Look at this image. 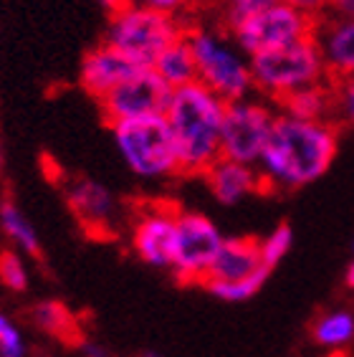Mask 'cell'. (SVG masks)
<instances>
[{
	"mask_svg": "<svg viewBox=\"0 0 354 357\" xmlns=\"http://www.w3.org/2000/svg\"><path fill=\"white\" fill-rule=\"evenodd\" d=\"M339 137L341 127L337 122H309L279 112L259 162L266 192H293L316 183L332 167Z\"/></svg>",
	"mask_w": 354,
	"mask_h": 357,
	"instance_id": "obj_1",
	"label": "cell"
},
{
	"mask_svg": "<svg viewBox=\"0 0 354 357\" xmlns=\"http://www.w3.org/2000/svg\"><path fill=\"white\" fill-rule=\"evenodd\" d=\"M228 102L205 84L172 89L164 117L175 135L180 175H205L223 158V122Z\"/></svg>",
	"mask_w": 354,
	"mask_h": 357,
	"instance_id": "obj_2",
	"label": "cell"
},
{
	"mask_svg": "<svg viewBox=\"0 0 354 357\" xmlns=\"http://www.w3.org/2000/svg\"><path fill=\"white\" fill-rule=\"evenodd\" d=\"M251 76L256 94L273 104L296 89L332 82L316 36H307L286 46L253 54Z\"/></svg>",
	"mask_w": 354,
	"mask_h": 357,
	"instance_id": "obj_3",
	"label": "cell"
},
{
	"mask_svg": "<svg viewBox=\"0 0 354 357\" xmlns=\"http://www.w3.org/2000/svg\"><path fill=\"white\" fill-rule=\"evenodd\" d=\"M198 63V82L213 89L225 102H238L253 96L251 56L243 54L231 33L215 28H192L185 31Z\"/></svg>",
	"mask_w": 354,
	"mask_h": 357,
	"instance_id": "obj_4",
	"label": "cell"
},
{
	"mask_svg": "<svg viewBox=\"0 0 354 357\" xmlns=\"http://www.w3.org/2000/svg\"><path fill=\"white\" fill-rule=\"evenodd\" d=\"M111 135L124 165L142 180H162L180 175L175 135L164 114L127 119L111 124Z\"/></svg>",
	"mask_w": 354,
	"mask_h": 357,
	"instance_id": "obj_5",
	"label": "cell"
},
{
	"mask_svg": "<svg viewBox=\"0 0 354 357\" xmlns=\"http://www.w3.org/2000/svg\"><path fill=\"white\" fill-rule=\"evenodd\" d=\"M183 36L185 31L175 15L132 3L111 13L104 31V43L122 51L139 69H152L164 48Z\"/></svg>",
	"mask_w": 354,
	"mask_h": 357,
	"instance_id": "obj_6",
	"label": "cell"
},
{
	"mask_svg": "<svg viewBox=\"0 0 354 357\" xmlns=\"http://www.w3.org/2000/svg\"><path fill=\"white\" fill-rule=\"evenodd\" d=\"M276 117H279L276 104L263 96L261 99L245 96L228 104L223 122V158L259 167L271 139Z\"/></svg>",
	"mask_w": 354,
	"mask_h": 357,
	"instance_id": "obj_7",
	"label": "cell"
},
{
	"mask_svg": "<svg viewBox=\"0 0 354 357\" xmlns=\"http://www.w3.org/2000/svg\"><path fill=\"white\" fill-rule=\"evenodd\" d=\"M228 31H231L233 41L240 46V51L253 56L261 54V51H268V48L286 46V43L299 41V38L314 36L316 21H311L309 15L299 13L296 8L279 0V3L263 8L259 13L243 18Z\"/></svg>",
	"mask_w": 354,
	"mask_h": 357,
	"instance_id": "obj_8",
	"label": "cell"
},
{
	"mask_svg": "<svg viewBox=\"0 0 354 357\" xmlns=\"http://www.w3.org/2000/svg\"><path fill=\"white\" fill-rule=\"evenodd\" d=\"M223 243L225 236L208 215L195 211H177L172 274L185 284H203Z\"/></svg>",
	"mask_w": 354,
	"mask_h": 357,
	"instance_id": "obj_9",
	"label": "cell"
},
{
	"mask_svg": "<svg viewBox=\"0 0 354 357\" xmlns=\"http://www.w3.org/2000/svg\"><path fill=\"white\" fill-rule=\"evenodd\" d=\"M170 96L172 86L155 69H137L104 99H99V109L107 122L116 124L127 119L164 114Z\"/></svg>",
	"mask_w": 354,
	"mask_h": 357,
	"instance_id": "obj_10",
	"label": "cell"
},
{
	"mask_svg": "<svg viewBox=\"0 0 354 357\" xmlns=\"http://www.w3.org/2000/svg\"><path fill=\"white\" fill-rule=\"evenodd\" d=\"M175 236H177V211L172 208H147L137 215L132 226V248L152 268L172 271L175 261Z\"/></svg>",
	"mask_w": 354,
	"mask_h": 357,
	"instance_id": "obj_11",
	"label": "cell"
},
{
	"mask_svg": "<svg viewBox=\"0 0 354 357\" xmlns=\"http://www.w3.org/2000/svg\"><path fill=\"white\" fill-rule=\"evenodd\" d=\"M139 66L127 59L122 51H116L109 43H102V46L91 48L82 61V69H79V82H82L84 91L91 94L99 102L109 94L114 86L132 76Z\"/></svg>",
	"mask_w": 354,
	"mask_h": 357,
	"instance_id": "obj_12",
	"label": "cell"
},
{
	"mask_svg": "<svg viewBox=\"0 0 354 357\" xmlns=\"http://www.w3.org/2000/svg\"><path fill=\"white\" fill-rule=\"evenodd\" d=\"M316 43L327 63L329 79H344L354 74V18L352 15L329 13L316 23Z\"/></svg>",
	"mask_w": 354,
	"mask_h": 357,
	"instance_id": "obj_13",
	"label": "cell"
},
{
	"mask_svg": "<svg viewBox=\"0 0 354 357\" xmlns=\"http://www.w3.org/2000/svg\"><path fill=\"white\" fill-rule=\"evenodd\" d=\"M203 178L220 206H238L240 200L251 198L256 192H266L259 167L243 165L228 158H220Z\"/></svg>",
	"mask_w": 354,
	"mask_h": 357,
	"instance_id": "obj_14",
	"label": "cell"
},
{
	"mask_svg": "<svg viewBox=\"0 0 354 357\" xmlns=\"http://www.w3.org/2000/svg\"><path fill=\"white\" fill-rule=\"evenodd\" d=\"M261 268H266L263 259H261V238L233 236V238H225L223 248L215 256V261H213L203 284L208 287V284L243 282V279L253 276Z\"/></svg>",
	"mask_w": 354,
	"mask_h": 357,
	"instance_id": "obj_15",
	"label": "cell"
},
{
	"mask_svg": "<svg viewBox=\"0 0 354 357\" xmlns=\"http://www.w3.org/2000/svg\"><path fill=\"white\" fill-rule=\"evenodd\" d=\"M68 208L84 226H94L96 231L107 226L114 215V195L96 180H76L66 192Z\"/></svg>",
	"mask_w": 354,
	"mask_h": 357,
	"instance_id": "obj_16",
	"label": "cell"
},
{
	"mask_svg": "<svg viewBox=\"0 0 354 357\" xmlns=\"http://www.w3.org/2000/svg\"><path fill=\"white\" fill-rule=\"evenodd\" d=\"M281 114L309 122H334V89L332 82H321L296 89L276 102Z\"/></svg>",
	"mask_w": 354,
	"mask_h": 357,
	"instance_id": "obj_17",
	"label": "cell"
},
{
	"mask_svg": "<svg viewBox=\"0 0 354 357\" xmlns=\"http://www.w3.org/2000/svg\"><path fill=\"white\" fill-rule=\"evenodd\" d=\"M152 69L162 76L172 89H180V86L198 82V63H195V54H192L187 36L177 38L175 43H170V46L164 48Z\"/></svg>",
	"mask_w": 354,
	"mask_h": 357,
	"instance_id": "obj_18",
	"label": "cell"
},
{
	"mask_svg": "<svg viewBox=\"0 0 354 357\" xmlns=\"http://www.w3.org/2000/svg\"><path fill=\"white\" fill-rule=\"evenodd\" d=\"M311 340L324 350H344L354 342V312L329 310L311 324Z\"/></svg>",
	"mask_w": 354,
	"mask_h": 357,
	"instance_id": "obj_19",
	"label": "cell"
},
{
	"mask_svg": "<svg viewBox=\"0 0 354 357\" xmlns=\"http://www.w3.org/2000/svg\"><path fill=\"white\" fill-rule=\"evenodd\" d=\"M0 228H3V234L18 246V251H23V254H28V256L41 254V241H38L33 223H31L28 215L23 213L15 203H10V200H6V203L0 206Z\"/></svg>",
	"mask_w": 354,
	"mask_h": 357,
	"instance_id": "obj_20",
	"label": "cell"
},
{
	"mask_svg": "<svg viewBox=\"0 0 354 357\" xmlns=\"http://www.w3.org/2000/svg\"><path fill=\"white\" fill-rule=\"evenodd\" d=\"M33 322L54 337H76V319L61 302H38L33 307Z\"/></svg>",
	"mask_w": 354,
	"mask_h": 357,
	"instance_id": "obj_21",
	"label": "cell"
},
{
	"mask_svg": "<svg viewBox=\"0 0 354 357\" xmlns=\"http://www.w3.org/2000/svg\"><path fill=\"white\" fill-rule=\"evenodd\" d=\"M273 268H261V271H256L253 276H248V279H243V282H233V284H208V291H210L215 299H220V302H248L251 296H256L261 291V287H263L266 282H268V276H271Z\"/></svg>",
	"mask_w": 354,
	"mask_h": 357,
	"instance_id": "obj_22",
	"label": "cell"
},
{
	"mask_svg": "<svg viewBox=\"0 0 354 357\" xmlns=\"http://www.w3.org/2000/svg\"><path fill=\"white\" fill-rule=\"evenodd\" d=\"M293 246V228L288 223H279V226L268 231L261 238V259L268 268H276L284 259L288 256Z\"/></svg>",
	"mask_w": 354,
	"mask_h": 357,
	"instance_id": "obj_23",
	"label": "cell"
},
{
	"mask_svg": "<svg viewBox=\"0 0 354 357\" xmlns=\"http://www.w3.org/2000/svg\"><path fill=\"white\" fill-rule=\"evenodd\" d=\"M334 89V122L354 130V74L332 82Z\"/></svg>",
	"mask_w": 354,
	"mask_h": 357,
	"instance_id": "obj_24",
	"label": "cell"
},
{
	"mask_svg": "<svg viewBox=\"0 0 354 357\" xmlns=\"http://www.w3.org/2000/svg\"><path fill=\"white\" fill-rule=\"evenodd\" d=\"M0 284L10 291L28 289V268L18 251H0Z\"/></svg>",
	"mask_w": 354,
	"mask_h": 357,
	"instance_id": "obj_25",
	"label": "cell"
},
{
	"mask_svg": "<svg viewBox=\"0 0 354 357\" xmlns=\"http://www.w3.org/2000/svg\"><path fill=\"white\" fill-rule=\"evenodd\" d=\"M0 357H26V342H23L21 330L3 312H0Z\"/></svg>",
	"mask_w": 354,
	"mask_h": 357,
	"instance_id": "obj_26",
	"label": "cell"
},
{
	"mask_svg": "<svg viewBox=\"0 0 354 357\" xmlns=\"http://www.w3.org/2000/svg\"><path fill=\"white\" fill-rule=\"evenodd\" d=\"M273 3H279V0H225V10H223L225 23H228V28H233L236 23L243 21V18L259 13V10L273 6Z\"/></svg>",
	"mask_w": 354,
	"mask_h": 357,
	"instance_id": "obj_27",
	"label": "cell"
},
{
	"mask_svg": "<svg viewBox=\"0 0 354 357\" xmlns=\"http://www.w3.org/2000/svg\"><path fill=\"white\" fill-rule=\"evenodd\" d=\"M291 8H296L299 13L309 15L311 21L319 23L321 18H327L329 13H334V0H284Z\"/></svg>",
	"mask_w": 354,
	"mask_h": 357,
	"instance_id": "obj_28",
	"label": "cell"
},
{
	"mask_svg": "<svg viewBox=\"0 0 354 357\" xmlns=\"http://www.w3.org/2000/svg\"><path fill=\"white\" fill-rule=\"evenodd\" d=\"M132 3L152 8V10H160V13H167V15L183 13L185 8L190 6V0H132Z\"/></svg>",
	"mask_w": 354,
	"mask_h": 357,
	"instance_id": "obj_29",
	"label": "cell"
},
{
	"mask_svg": "<svg viewBox=\"0 0 354 357\" xmlns=\"http://www.w3.org/2000/svg\"><path fill=\"white\" fill-rule=\"evenodd\" d=\"M82 352H84V357H109V352L104 350L102 344H96V342H84Z\"/></svg>",
	"mask_w": 354,
	"mask_h": 357,
	"instance_id": "obj_30",
	"label": "cell"
},
{
	"mask_svg": "<svg viewBox=\"0 0 354 357\" xmlns=\"http://www.w3.org/2000/svg\"><path fill=\"white\" fill-rule=\"evenodd\" d=\"M99 6L104 8V10H109L111 13H116V10H122V8L132 6V0H99Z\"/></svg>",
	"mask_w": 354,
	"mask_h": 357,
	"instance_id": "obj_31",
	"label": "cell"
},
{
	"mask_svg": "<svg viewBox=\"0 0 354 357\" xmlns=\"http://www.w3.org/2000/svg\"><path fill=\"white\" fill-rule=\"evenodd\" d=\"M334 13L352 15L354 18V0H334Z\"/></svg>",
	"mask_w": 354,
	"mask_h": 357,
	"instance_id": "obj_32",
	"label": "cell"
},
{
	"mask_svg": "<svg viewBox=\"0 0 354 357\" xmlns=\"http://www.w3.org/2000/svg\"><path fill=\"white\" fill-rule=\"evenodd\" d=\"M344 284H347L349 289H354V259L349 261V266H347V274H344Z\"/></svg>",
	"mask_w": 354,
	"mask_h": 357,
	"instance_id": "obj_33",
	"label": "cell"
},
{
	"mask_svg": "<svg viewBox=\"0 0 354 357\" xmlns=\"http://www.w3.org/2000/svg\"><path fill=\"white\" fill-rule=\"evenodd\" d=\"M0 172H3V150H0Z\"/></svg>",
	"mask_w": 354,
	"mask_h": 357,
	"instance_id": "obj_34",
	"label": "cell"
},
{
	"mask_svg": "<svg viewBox=\"0 0 354 357\" xmlns=\"http://www.w3.org/2000/svg\"><path fill=\"white\" fill-rule=\"evenodd\" d=\"M144 357H157V355H144Z\"/></svg>",
	"mask_w": 354,
	"mask_h": 357,
	"instance_id": "obj_35",
	"label": "cell"
}]
</instances>
